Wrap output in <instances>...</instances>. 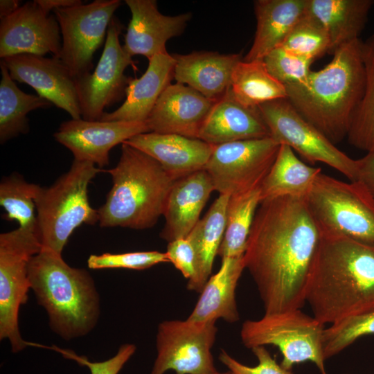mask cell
Wrapping results in <instances>:
<instances>
[{"mask_svg": "<svg viewBox=\"0 0 374 374\" xmlns=\"http://www.w3.org/2000/svg\"><path fill=\"white\" fill-rule=\"evenodd\" d=\"M123 24L114 16L108 26L103 53L93 73L75 78L82 118L100 121L107 107L119 101L125 94L130 78L125 74L135 62L123 49L119 36Z\"/></svg>", "mask_w": 374, "mask_h": 374, "instance_id": "cell-14", "label": "cell"}, {"mask_svg": "<svg viewBox=\"0 0 374 374\" xmlns=\"http://www.w3.org/2000/svg\"><path fill=\"white\" fill-rule=\"evenodd\" d=\"M175 65V60L168 53L152 57L139 78H130L124 103L114 112H105L100 121L145 122L163 91L171 84Z\"/></svg>", "mask_w": 374, "mask_h": 374, "instance_id": "cell-24", "label": "cell"}, {"mask_svg": "<svg viewBox=\"0 0 374 374\" xmlns=\"http://www.w3.org/2000/svg\"><path fill=\"white\" fill-rule=\"evenodd\" d=\"M270 133L312 163H323L350 181L355 179L357 159L338 149L317 128L305 120L287 98L269 101L258 107Z\"/></svg>", "mask_w": 374, "mask_h": 374, "instance_id": "cell-10", "label": "cell"}, {"mask_svg": "<svg viewBox=\"0 0 374 374\" xmlns=\"http://www.w3.org/2000/svg\"><path fill=\"white\" fill-rule=\"evenodd\" d=\"M251 350L258 361L256 366L240 363L224 350H221L218 358L233 374H293L292 371L278 364L265 346H257Z\"/></svg>", "mask_w": 374, "mask_h": 374, "instance_id": "cell-40", "label": "cell"}, {"mask_svg": "<svg viewBox=\"0 0 374 374\" xmlns=\"http://www.w3.org/2000/svg\"><path fill=\"white\" fill-rule=\"evenodd\" d=\"M230 195L220 194L204 217L198 221L186 238L195 253V275L187 289L201 293L211 277L215 256L222 241Z\"/></svg>", "mask_w": 374, "mask_h": 374, "instance_id": "cell-28", "label": "cell"}, {"mask_svg": "<svg viewBox=\"0 0 374 374\" xmlns=\"http://www.w3.org/2000/svg\"><path fill=\"white\" fill-rule=\"evenodd\" d=\"M260 202V186L230 196L226 208L225 231L217 252L222 259L244 256Z\"/></svg>", "mask_w": 374, "mask_h": 374, "instance_id": "cell-32", "label": "cell"}, {"mask_svg": "<svg viewBox=\"0 0 374 374\" xmlns=\"http://www.w3.org/2000/svg\"><path fill=\"white\" fill-rule=\"evenodd\" d=\"M169 262L165 253L157 251H134L123 253L92 254L87 259L91 269H129L143 270L162 262Z\"/></svg>", "mask_w": 374, "mask_h": 374, "instance_id": "cell-38", "label": "cell"}, {"mask_svg": "<svg viewBox=\"0 0 374 374\" xmlns=\"http://www.w3.org/2000/svg\"><path fill=\"white\" fill-rule=\"evenodd\" d=\"M262 60L269 73L285 86L304 84L314 62L281 46L269 52Z\"/></svg>", "mask_w": 374, "mask_h": 374, "instance_id": "cell-37", "label": "cell"}, {"mask_svg": "<svg viewBox=\"0 0 374 374\" xmlns=\"http://www.w3.org/2000/svg\"><path fill=\"white\" fill-rule=\"evenodd\" d=\"M112 186L98 209L101 227L145 229L163 214L175 182L161 166L145 152L123 143L117 165L108 170Z\"/></svg>", "mask_w": 374, "mask_h": 374, "instance_id": "cell-5", "label": "cell"}, {"mask_svg": "<svg viewBox=\"0 0 374 374\" xmlns=\"http://www.w3.org/2000/svg\"><path fill=\"white\" fill-rule=\"evenodd\" d=\"M305 301L323 324L374 305V245L320 233Z\"/></svg>", "mask_w": 374, "mask_h": 374, "instance_id": "cell-2", "label": "cell"}, {"mask_svg": "<svg viewBox=\"0 0 374 374\" xmlns=\"http://www.w3.org/2000/svg\"><path fill=\"white\" fill-rule=\"evenodd\" d=\"M28 278L51 329L60 337L66 341L82 337L96 327L100 297L87 270L72 267L62 254L42 249L29 262Z\"/></svg>", "mask_w": 374, "mask_h": 374, "instance_id": "cell-4", "label": "cell"}, {"mask_svg": "<svg viewBox=\"0 0 374 374\" xmlns=\"http://www.w3.org/2000/svg\"><path fill=\"white\" fill-rule=\"evenodd\" d=\"M19 0L0 1V19L7 17L14 13L21 6Z\"/></svg>", "mask_w": 374, "mask_h": 374, "instance_id": "cell-44", "label": "cell"}, {"mask_svg": "<svg viewBox=\"0 0 374 374\" xmlns=\"http://www.w3.org/2000/svg\"><path fill=\"white\" fill-rule=\"evenodd\" d=\"M213 190L211 179L204 169L175 181L163 214L166 223L160 237L168 242L186 238L199 220Z\"/></svg>", "mask_w": 374, "mask_h": 374, "instance_id": "cell-21", "label": "cell"}, {"mask_svg": "<svg viewBox=\"0 0 374 374\" xmlns=\"http://www.w3.org/2000/svg\"><path fill=\"white\" fill-rule=\"evenodd\" d=\"M324 326L298 309L247 320L242 325L240 337L249 349L276 346L283 355L280 365L286 370L292 371L296 364L311 362L321 374H328L323 348Z\"/></svg>", "mask_w": 374, "mask_h": 374, "instance_id": "cell-8", "label": "cell"}, {"mask_svg": "<svg viewBox=\"0 0 374 374\" xmlns=\"http://www.w3.org/2000/svg\"><path fill=\"white\" fill-rule=\"evenodd\" d=\"M125 3L132 16L123 48L132 57L141 55L149 60L156 55L167 53L168 40L180 35L192 17L190 12L165 15L159 12L155 0H125Z\"/></svg>", "mask_w": 374, "mask_h": 374, "instance_id": "cell-18", "label": "cell"}, {"mask_svg": "<svg viewBox=\"0 0 374 374\" xmlns=\"http://www.w3.org/2000/svg\"><path fill=\"white\" fill-rule=\"evenodd\" d=\"M373 0H307V10L325 28L329 39V53L342 45L359 39Z\"/></svg>", "mask_w": 374, "mask_h": 374, "instance_id": "cell-27", "label": "cell"}, {"mask_svg": "<svg viewBox=\"0 0 374 374\" xmlns=\"http://www.w3.org/2000/svg\"><path fill=\"white\" fill-rule=\"evenodd\" d=\"M208 374H233V373L229 371L225 372V373H220L218 371H216V372H214V373H208Z\"/></svg>", "mask_w": 374, "mask_h": 374, "instance_id": "cell-45", "label": "cell"}, {"mask_svg": "<svg viewBox=\"0 0 374 374\" xmlns=\"http://www.w3.org/2000/svg\"><path fill=\"white\" fill-rule=\"evenodd\" d=\"M55 15L28 1L0 21V57L33 54L60 57L62 41Z\"/></svg>", "mask_w": 374, "mask_h": 374, "instance_id": "cell-15", "label": "cell"}, {"mask_svg": "<svg viewBox=\"0 0 374 374\" xmlns=\"http://www.w3.org/2000/svg\"><path fill=\"white\" fill-rule=\"evenodd\" d=\"M306 8L307 0L255 1L256 30L252 46L242 60H263L269 52L281 46L305 15Z\"/></svg>", "mask_w": 374, "mask_h": 374, "instance_id": "cell-25", "label": "cell"}, {"mask_svg": "<svg viewBox=\"0 0 374 374\" xmlns=\"http://www.w3.org/2000/svg\"><path fill=\"white\" fill-rule=\"evenodd\" d=\"M166 253L169 262L185 278L190 280L194 278L196 271L195 253L193 245L186 238L168 242Z\"/></svg>", "mask_w": 374, "mask_h": 374, "instance_id": "cell-41", "label": "cell"}, {"mask_svg": "<svg viewBox=\"0 0 374 374\" xmlns=\"http://www.w3.org/2000/svg\"><path fill=\"white\" fill-rule=\"evenodd\" d=\"M364 87L346 136L348 143L366 151L374 150V34L362 41Z\"/></svg>", "mask_w": 374, "mask_h": 374, "instance_id": "cell-33", "label": "cell"}, {"mask_svg": "<svg viewBox=\"0 0 374 374\" xmlns=\"http://www.w3.org/2000/svg\"><path fill=\"white\" fill-rule=\"evenodd\" d=\"M281 46L302 57L314 61L329 53L330 39L321 24L306 8Z\"/></svg>", "mask_w": 374, "mask_h": 374, "instance_id": "cell-36", "label": "cell"}, {"mask_svg": "<svg viewBox=\"0 0 374 374\" xmlns=\"http://www.w3.org/2000/svg\"><path fill=\"white\" fill-rule=\"evenodd\" d=\"M302 84L285 85L296 111L335 145L346 137L364 87L362 41L345 44Z\"/></svg>", "mask_w": 374, "mask_h": 374, "instance_id": "cell-3", "label": "cell"}, {"mask_svg": "<svg viewBox=\"0 0 374 374\" xmlns=\"http://www.w3.org/2000/svg\"><path fill=\"white\" fill-rule=\"evenodd\" d=\"M42 249L37 231L18 227L0 235V339L12 353L27 346L19 331V313L30 288L28 265Z\"/></svg>", "mask_w": 374, "mask_h": 374, "instance_id": "cell-9", "label": "cell"}, {"mask_svg": "<svg viewBox=\"0 0 374 374\" xmlns=\"http://www.w3.org/2000/svg\"><path fill=\"white\" fill-rule=\"evenodd\" d=\"M121 4L119 0H95L53 10L62 38L60 59L74 78L92 70L93 54Z\"/></svg>", "mask_w": 374, "mask_h": 374, "instance_id": "cell-13", "label": "cell"}, {"mask_svg": "<svg viewBox=\"0 0 374 374\" xmlns=\"http://www.w3.org/2000/svg\"><path fill=\"white\" fill-rule=\"evenodd\" d=\"M144 121H87L62 122L54 133L55 139L69 149L74 159L103 168L109 163L110 150L142 133L150 132Z\"/></svg>", "mask_w": 374, "mask_h": 374, "instance_id": "cell-16", "label": "cell"}, {"mask_svg": "<svg viewBox=\"0 0 374 374\" xmlns=\"http://www.w3.org/2000/svg\"><path fill=\"white\" fill-rule=\"evenodd\" d=\"M280 145L271 136L213 145L204 170L220 194L243 193L260 186Z\"/></svg>", "mask_w": 374, "mask_h": 374, "instance_id": "cell-11", "label": "cell"}, {"mask_svg": "<svg viewBox=\"0 0 374 374\" xmlns=\"http://www.w3.org/2000/svg\"><path fill=\"white\" fill-rule=\"evenodd\" d=\"M39 187L16 172L3 177L0 183V204L6 211L3 218L17 221L19 227L37 231L35 199Z\"/></svg>", "mask_w": 374, "mask_h": 374, "instance_id": "cell-34", "label": "cell"}, {"mask_svg": "<svg viewBox=\"0 0 374 374\" xmlns=\"http://www.w3.org/2000/svg\"><path fill=\"white\" fill-rule=\"evenodd\" d=\"M368 335H374V305L325 328L323 348L326 360L337 355L357 339Z\"/></svg>", "mask_w": 374, "mask_h": 374, "instance_id": "cell-35", "label": "cell"}, {"mask_svg": "<svg viewBox=\"0 0 374 374\" xmlns=\"http://www.w3.org/2000/svg\"><path fill=\"white\" fill-rule=\"evenodd\" d=\"M269 136V130L258 108L240 104L229 89L215 103L199 131L198 139L216 145Z\"/></svg>", "mask_w": 374, "mask_h": 374, "instance_id": "cell-22", "label": "cell"}, {"mask_svg": "<svg viewBox=\"0 0 374 374\" xmlns=\"http://www.w3.org/2000/svg\"><path fill=\"white\" fill-rule=\"evenodd\" d=\"M229 91L238 102L251 108L287 97L286 87L269 73L262 60L238 62Z\"/></svg>", "mask_w": 374, "mask_h": 374, "instance_id": "cell-31", "label": "cell"}, {"mask_svg": "<svg viewBox=\"0 0 374 374\" xmlns=\"http://www.w3.org/2000/svg\"><path fill=\"white\" fill-rule=\"evenodd\" d=\"M216 321L167 320L161 322L156 337L157 357L150 374H208L217 371L211 349Z\"/></svg>", "mask_w": 374, "mask_h": 374, "instance_id": "cell-12", "label": "cell"}, {"mask_svg": "<svg viewBox=\"0 0 374 374\" xmlns=\"http://www.w3.org/2000/svg\"><path fill=\"white\" fill-rule=\"evenodd\" d=\"M320 232L305 197L285 196L260 202L244 253L265 314L301 309L305 303Z\"/></svg>", "mask_w": 374, "mask_h": 374, "instance_id": "cell-1", "label": "cell"}, {"mask_svg": "<svg viewBox=\"0 0 374 374\" xmlns=\"http://www.w3.org/2000/svg\"><path fill=\"white\" fill-rule=\"evenodd\" d=\"M99 171L92 163L73 159L70 169L51 186L39 187L35 202L42 249L62 254L78 227L99 222L98 209L88 197L89 184Z\"/></svg>", "mask_w": 374, "mask_h": 374, "instance_id": "cell-6", "label": "cell"}, {"mask_svg": "<svg viewBox=\"0 0 374 374\" xmlns=\"http://www.w3.org/2000/svg\"><path fill=\"white\" fill-rule=\"evenodd\" d=\"M215 102L186 84H170L145 122L152 132L198 139Z\"/></svg>", "mask_w": 374, "mask_h": 374, "instance_id": "cell-19", "label": "cell"}, {"mask_svg": "<svg viewBox=\"0 0 374 374\" xmlns=\"http://www.w3.org/2000/svg\"><path fill=\"white\" fill-rule=\"evenodd\" d=\"M62 354L64 357L73 359L80 365L87 366L91 374H118L126 362L134 354L136 347L132 344H122L112 357L103 362H90L85 356H80L70 350L57 346H44Z\"/></svg>", "mask_w": 374, "mask_h": 374, "instance_id": "cell-39", "label": "cell"}, {"mask_svg": "<svg viewBox=\"0 0 374 374\" xmlns=\"http://www.w3.org/2000/svg\"><path fill=\"white\" fill-rule=\"evenodd\" d=\"M305 200L321 233L374 245V199L359 182L321 172Z\"/></svg>", "mask_w": 374, "mask_h": 374, "instance_id": "cell-7", "label": "cell"}, {"mask_svg": "<svg viewBox=\"0 0 374 374\" xmlns=\"http://www.w3.org/2000/svg\"><path fill=\"white\" fill-rule=\"evenodd\" d=\"M321 172V168L306 165L291 148L281 144L260 185L261 202L285 196L305 197Z\"/></svg>", "mask_w": 374, "mask_h": 374, "instance_id": "cell-29", "label": "cell"}, {"mask_svg": "<svg viewBox=\"0 0 374 374\" xmlns=\"http://www.w3.org/2000/svg\"><path fill=\"white\" fill-rule=\"evenodd\" d=\"M244 269V256L222 258L220 268L206 283L187 319L199 322L216 321L218 319L229 323L238 321L240 317L235 290Z\"/></svg>", "mask_w": 374, "mask_h": 374, "instance_id": "cell-26", "label": "cell"}, {"mask_svg": "<svg viewBox=\"0 0 374 374\" xmlns=\"http://www.w3.org/2000/svg\"><path fill=\"white\" fill-rule=\"evenodd\" d=\"M12 79L33 87L38 96L81 118L74 77L59 58L19 54L1 59Z\"/></svg>", "mask_w": 374, "mask_h": 374, "instance_id": "cell-17", "label": "cell"}, {"mask_svg": "<svg viewBox=\"0 0 374 374\" xmlns=\"http://www.w3.org/2000/svg\"><path fill=\"white\" fill-rule=\"evenodd\" d=\"M0 68V143L3 144L29 132L27 114L30 112L48 109L53 104L39 96L21 91L1 62Z\"/></svg>", "mask_w": 374, "mask_h": 374, "instance_id": "cell-30", "label": "cell"}, {"mask_svg": "<svg viewBox=\"0 0 374 374\" xmlns=\"http://www.w3.org/2000/svg\"><path fill=\"white\" fill-rule=\"evenodd\" d=\"M175 60L174 78L205 97L217 100L229 89L233 71L240 54L195 51L172 54Z\"/></svg>", "mask_w": 374, "mask_h": 374, "instance_id": "cell-23", "label": "cell"}, {"mask_svg": "<svg viewBox=\"0 0 374 374\" xmlns=\"http://www.w3.org/2000/svg\"><path fill=\"white\" fill-rule=\"evenodd\" d=\"M374 199V150L357 159L355 179Z\"/></svg>", "mask_w": 374, "mask_h": 374, "instance_id": "cell-42", "label": "cell"}, {"mask_svg": "<svg viewBox=\"0 0 374 374\" xmlns=\"http://www.w3.org/2000/svg\"><path fill=\"white\" fill-rule=\"evenodd\" d=\"M123 143L154 159L174 181L204 170L213 149L199 139L152 132L136 135Z\"/></svg>", "mask_w": 374, "mask_h": 374, "instance_id": "cell-20", "label": "cell"}, {"mask_svg": "<svg viewBox=\"0 0 374 374\" xmlns=\"http://www.w3.org/2000/svg\"><path fill=\"white\" fill-rule=\"evenodd\" d=\"M46 12L50 14L51 10L57 8H67L82 3L80 0H35Z\"/></svg>", "mask_w": 374, "mask_h": 374, "instance_id": "cell-43", "label": "cell"}]
</instances>
